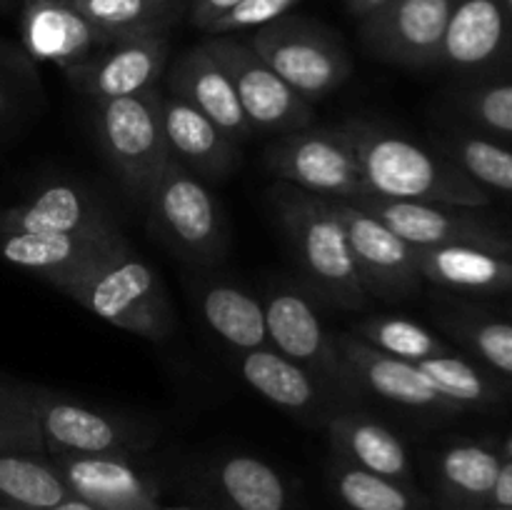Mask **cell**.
<instances>
[{
  "label": "cell",
  "instance_id": "obj_5",
  "mask_svg": "<svg viewBox=\"0 0 512 510\" xmlns=\"http://www.w3.org/2000/svg\"><path fill=\"white\" fill-rule=\"evenodd\" d=\"M160 105V88L95 105L98 140L105 160L120 188L138 205L145 203L160 170L170 160Z\"/></svg>",
  "mask_w": 512,
  "mask_h": 510
},
{
  "label": "cell",
  "instance_id": "obj_30",
  "mask_svg": "<svg viewBox=\"0 0 512 510\" xmlns=\"http://www.w3.org/2000/svg\"><path fill=\"white\" fill-rule=\"evenodd\" d=\"M335 498L345 510H420V498L403 480L370 473L340 460L330 468Z\"/></svg>",
  "mask_w": 512,
  "mask_h": 510
},
{
  "label": "cell",
  "instance_id": "obj_33",
  "mask_svg": "<svg viewBox=\"0 0 512 510\" xmlns=\"http://www.w3.org/2000/svg\"><path fill=\"white\" fill-rule=\"evenodd\" d=\"M448 160L473 183L512 193V153L503 145L485 138H453Z\"/></svg>",
  "mask_w": 512,
  "mask_h": 510
},
{
  "label": "cell",
  "instance_id": "obj_34",
  "mask_svg": "<svg viewBox=\"0 0 512 510\" xmlns=\"http://www.w3.org/2000/svg\"><path fill=\"white\" fill-rule=\"evenodd\" d=\"M418 365L425 373V378L435 385L440 395H443L448 403L453 405H465V403H480V400L488 398L490 388L485 383L483 375L473 368L470 363H465L463 358H455L450 353L433 355V358L420 360Z\"/></svg>",
  "mask_w": 512,
  "mask_h": 510
},
{
  "label": "cell",
  "instance_id": "obj_19",
  "mask_svg": "<svg viewBox=\"0 0 512 510\" xmlns=\"http://www.w3.org/2000/svg\"><path fill=\"white\" fill-rule=\"evenodd\" d=\"M23 40L30 55L68 70L115 43L90 23L70 0H28L23 13Z\"/></svg>",
  "mask_w": 512,
  "mask_h": 510
},
{
  "label": "cell",
  "instance_id": "obj_28",
  "mask_svg": "<svg viewBox=\"0 0 512 510\" xmlns=\"http://www.w3.org/2000/svg\"><path fill=\"white\" fill-rule=\"evenodd\" d=\"M68 495L53 463L23 453L0 455V510H48Z\"/></svg>",
  "mask_w": 512,
  "mask_h": 510
},
{
  "label": "cell",
  "instance_id": "obj_35",
  "mask_svg": "<svg viewBox=\"0 0 512 510\" xmlns=\"http://www.w3.org/2000/svg\"><path fill=\"white\" fill-rule=\"evenodd\" d=\"M300 0H240L233 10L215 20L205 35H235L258 30L263 25L285 18Z\"/></svg>",
  "mask_w": 512,
  "mask_h": 510
},
{
  "label": "cell",
  "instance_id": "obj_36",
  "mask_svg": "<svg viewBox=\"0 0 512 510\" xmlns=\"http://www.w3.org/2000/svg\"><path fill=\"white\" fill-rule=\"evenodd\" d=\"M0 450L23 455L45 450L43 430H40L38 415H35L30 398L10 413H0Z\"/></svg>",
  "mask_w": 512,
  "mask_h": 510
},
{
  "label": "cell",
  "instance_id": "obj_27",
  "mask_svg": "<svg viewBox=\"0 0 512 510\" xmlns=\"http://www.w3.org/2000/svg\"><path fill=\"white\" fill-rule=\"evenodd\" d=\"M210 480L230 510H290L285 478L255 455H228L215 465Z\"/></svg>",
  "mask_w": 512,
  "mask_h": 510
},
{
  "label": "cell",
  "instance_id": "obj_25",
  "mask_svg": "<svg viewBox=\"0 0 512 510\" xmlns=\"http://www.w3.org/2000/svg\"><path fill=\"white\" fill-rule=\"evenodd\" d=\"M200 318L235 353L268 348L263 300L235 283L210 280L198 290Z\"/></svg>",
  "mask_w": 512,
  "mask_h": 510
},
{
  "label": "cell",
  "instance_id": "obj_46",
  "mask_svg": "<svg viewBox=\"0 0 512 510\" xmlns=\"http://www.w3.org/2000/svg\"><path fill=\"white\" fill-rule=\"evenodd\" d=\"M495 510H510V508H495Z\"/></svg>",
  "mask_w": 512,
  "mask_h": 510
},
{
  "label": "cell",
  "instance_id": "obj_43",
  "mask_svg": "<svg viewBox=\"0 0 512 510\" xmlns=\"http://www.w3.org/2000/svg\"><path fill=\"white\" fill-rule=\"evenodd\" d=\"M5 105H8V95H5V90L0 88V113L5 110Z\"/></svg>",
  "mask_w": 512,
  "mask_h": 510
},
{
  "label": "cell",
  "instance_id": "obj_8",
  "mask_svg": "<svg viewBox=\"0 0 512 510\" xmlns=\"http://www.w3.org/2000/svg\"><path fill=\"white\" fill-rule=\"evenodd\" d=\"M275 180L320 198L355 200L368 193L358 153L343 125H308L285 133L265 150Z\"/></svg>",
  "mask_w": 512,
  "mask_h": 510
},
{
  "label": "cell",
  "instance_id": "obj_18",
  "mask_svg": "<svg viewBox=\"0 0 512 510\" xmlns=\"http://www.w3.org/2000/svg\"><path fill=\"white\" fill-rule=\"evenodd\" d=\"M168 88L205 118L213 120L238 145L253 135L228 70L203 43L188 48L175 60L168 70Z\"/></svg>",
  "mask_w": 512,
  "mask_h": 510
},
{
  "label": "cell",
  "instance_id": "obj_40",
  "mask_svg": "<svg viewBox=\"0 0 512 510\" xmlns=\"http://www.w3.org/2000/svg\"><path fill=\"white\" fill-rule=\"evenodd\" d=\"M490 495H493V500L500 505V508L512 510V460L510 463L500 465L498 480H495V488Z\"/></svg>",
  "mask_w": 512,
  "mask_h": 510
},
{
  "label": "cell",
  "instance_id": "obj_39",
  "mask_svg": "<svg viewBox=\"0 0 512 510\" xmlns=\"http://www.w3.org/2000/svg\"><path fill=\"white\" fill-rule=\"evenodd\" d=\"M240 0H188V20L198 30H208L228 10H233Z\"/></svg>",
  "mask_w": 512,
  "mask_h": 510
},
{
  "label": "cell",
  "instance_id": "obj_3",
  "mask_svg": "<svg viewBox=\"0 0 512 510\" xmlns=\"http://www.w3.org/2000/svg\"><path fill=\"white\" fill-rule=\"evenodd\" d=\"M63 295L90 310L95 318L138 338L165 340L173 333L175 320L163 280L130 243L80 275Z\"/></svg>",
  "mask_w": 512,
  "mask_h": 510
},
{
  "label": "cell",
  "instance_id": "obj_4",
  "mask_svg": "<svg viewBox=\"0 0 512 510\" xmlns=\"http://www.w3.org/2000/svg\"><path fill=\"white\" fill-rule=\"evenodd\" d=\"M148 230L190 265H218L228 255L230 235L223 208L208 183L170 158L143 203Z\"/></svg>",
  "mask_w": 512,
  "mask_h": 510
},
{
  "label": "cell",
  "instance_id": "obj_31",
  "mask_svg": "<svg viewBox=\"0 0 512 510\" xmlns=\"http://www.w3.org/2000/svg\"><path fill=\"white\" fill-rule=\"evenodd\" d=\"M355 335L380 353L410 360V363L448 353L443 340L433 330L403 315H370L355 325Z\"/></svg>",
  "mask_w": 512,
  "mask_h": 510
},
{
  "label": "cell",
  "instance_id": "obj_21",
  "mask_svg": "<svg viewBox=\"0 0 512 510\" xmlns=\"http://www.w3.org/2000/svg\"><path fill=\"white\" fill-rule=\"evenodd\" d=\"M3 233H90L118 228L103 200L80 183H53L0 215Z\"/></svg>",
  "mask_w": 512,
  "mask_h": 510
},
{
  "label": "cell",
  "instance_id": "obj_12",
  "mask_svg": "<svg viewBox=\"0 0 512 510\" xmlns=\"http://www.w3.org/2000/svg\"><path fill=\"white\" fill-rule=\"evenodd\" d=\"M330 203L343 220L368 298L405 300L418 293L423 275L413 245L358 205L338 198H330Z\"/></svg>",
  "mask_w": 512,
  "mask_h": 510
},
{
  "label": "cell",
  "instance_id": "obj_13",
  "mask_svg": "<svg viewBox=\"0 0 512 510\" xmlns=\"http://www.w3.org/2000/svg\"><path fill=\"white\" fill-rule=\"evenodd\" d=\"M170 55L168 33H145L120 38L90 55L83 63L63 70L68 83L83 98L98 105L158 88Z\"/></svg>",
  "mask_w": 512,
  "mask_h": 510
},
{
  "label": "cell",
  "instance_id": "obj_24",
  "mask_svg": "<svg viewBox=\"0 0 512 510\" xmlns=\"http://www.w3.org/2000/svg\"><path fill=\"white\" fill-rule=\"evenodd\" d=\"M323 423L340 460L408 483L410 455L398 433H393L388 425L355 410H333Z\"/></svg>",
  "mask_w": 512,
  "mask_h": 510
},
{
  "label": "cell",
  "instance_id": "obj_29",
  "mask_svg": "<svg viewBox=\"0 0 512 510\" xmlns=\"http://www.w3.org/2000/svg\"><path fill=\"white\" fill-rule=\"evenodd\" d=\"M85 18L110 38L168 33L188 0H70Z\"/></svg>",
  "mask_w": 512,
  "mask_h": 510
},
{
  "label": "cell",
  "instance_id": "obj_42",
  "mask_svg": "<svg viewBox=\"0 0 512 510\" xmlns=\"http://www.w3.org/2000/svg\"><path fill=\"white\" fill-rule=\"evenodd\" d=\"M48 510H98V508H93V505L85 503V500L75 498V495H68V498L60 500L58 505H53V508H48Z\"/></svg>",
  "mask_w": 512,
  "mask_h": 510
},
{
  "label": "cell",
  "instance_id": "obj_9",
  "mask_svg": "<svg viewBox=\"0 0 512 510\" xmlns=\"http://www.w3.org/2000/svg\"><path fill=\"white\" fill-rule=\"evenodd\" d=\"M203 45L228 70L253 133L285 135L313 125V103L300 98L245 40L208 35Z\"/></svg>",
  "mask_w": 512,
  "mask_h": 510
},
{
  "label": "cell",
  "instance_id": "obj_17",
  "mask_svg": "<svg viewBox=\"0 0 512 510\" xmlns=\"http://www.w3.org/2000/svg\"><path fill=\"white\" fill-rule=\"evenodd\" d=\"M163 133L170 158L198 175L205 183H218L233 175L240 165V145L230 140L213 120L180 100L163 93Z\"/></svg>",
  "mask_w": 512,
  "mask_h": 510
},
{
  "label": "cell",
  "instance_id": "obj_22",
  "mask_svg": "<svg viewBox=\"0 0 512 510\" xmlns=\"http://www.w3.org/2000/svg\"><path fill=\"white\" fill-rule=\"evenodd\" d=\"M338 345L363 393H373L380 400L413 410H438L453 405L435 390L423 370L410 360L380 353L355 333H340Z\"/></svg>",
  "mask_w": 512,
  "mask_h": 510
},
{
  "label": "cell",
  "instance_id": "obj_32",
  "mask_svg": "<svg viewBox=\"0 0 512 510\" xmlns=\"http://www.w3.org/2000/svg\"><path fill=\"white\" fill-rule=\"evenodd\" d=\"M500 458L480 445H455L440 458V478L450 490L468 498H485L493 493L500 473Z\"/></svg>",
  "mask_w": 512,
  "mask_h": 510
},
{
  "label": "cell",
  "instance_id": "obj_14",
  "mask_svg": "<svg viewBox=\"0 0 512 510\" xmlns=\"http://www.w3.org/2000/svg\"><path fill=\"white\" fill-rule=\"evenodd\" d=\"M128 245L118 228L90 233H5L0 255L18 268L48 280L63 293L100 260Z\"/></svg>",
  "mask_w": 512,
  "mask_h": 510
},
{
  "label": "cell",
  "instance_id": "obj_26",
  "mask_svg": "<svg viewBox=\"0 0 512 510\" xmlns=\"http://www.w3.org/2000/svg\"><path fill=\"white\" fill-rule=\"evenodd\" d=\"M420 275L430 283L458 290H495L512 283V263L495 250L478 245H438L415 248Z\"/></svg>",
  "mask_w": 512,
  "mask_h": 510
},
{
  "label": "cell",
  "instance_id": "obj_37",
  "mask_svg": "<svg viewBox=\"0 0 512 510\" xmlns=\"http://www.w3.org/2000/svg\"><path fill=\"white\" fill-rule=\"evenodd\" d=\"M470 110L483 125H488L495 133L512 135V83L493 85L470 100Z\"/></svg>",
  "mask_w": 512,
  "mask_h": 510
},
{
  "label": "cell",
  "instance_id": "obj_23",
  "mask_svg": "<svg viewBox=\"0 0 512 510\" xmlns=\"http://www.w3.org/2000/svg\"><path fill=\"white\" fill-rule=\"evenodd\" d=\"M510 15L503 0H455L440 50V63L475 70L498 58L505 48Z\"/></svg>",
  "mask_w": 512,
  "mask_h": 510
},
{
  "label": "cell",
  "instance_id": "obj_7",
  "mask_svg": "<svg viewBox=\"0 0 512 510\" xmlns=\"http://www.w3.org/2000/svg\"><path fill=\"white\" fill-rule=\"evenodd\" d=\"M245 43L308 103L328 98L353 75V60L335 33L308 18H285L253 30Z\"/></svg>",
  "mask_w": 512,
  "mask_h": 510
},
{
  "label": "cell",
  "instance_id": "obj_6",
  "mask_svg": "<svg viewBox=\"0 0 512 510\" xmlns=\"http://www.w3.org/2000/svg\"><path fill=\"white\" fill-rule=\"evenodd\" d=\"M260 300L270 348L313 373L345 403L363 395L358 378L340 353L338 335L325 328L308 290L285 280L270 285Z\"/></svg>",
  "mask_w": 512,
  "mask_h": 510
},
{
  "label": "cell",
  "instance_id": "obj_38",
  "mask_svg": "<svg viewBox=\"0 0 512 510\" xmlns=\"http://www.w3.org/2000/svg\"><path fill=\"white\" fill-rule=\"evenodd\" d=\"M470 340L478 353L503 373L512 375V325L510 323H480L470 328Z\"/></svg>",
  "mask_w": 512,
  "mask_h": 510
},
{
  "label": "cell",
  "instance_id": "obj_2",
  "mask_svg": "<svg viewBox=\"0 0 512 510\" xmlns=\"http://www.w3.org/2000/svg\"><path fill=\"white\" fill-rule=\"evenodd\" d=\"M270 200L278 210L305 288L335 308L363 310L368 293L360 283L345 225L330 198L278 180L270 190Z\"/></svg>",
  "mask_w": 512,
  "mask_h": 510
},
{
  "label": "cell",
  "instance_id": "obj_11",
  "mask_svg": "<svg viewBox=\"0 0 512 510\" xmlns=\"http://www.w3.org/2000/svg\"><path fill=\"white\" fill-rule=\"evenodd\" d=\"M455 0H393L360 25V40L373 58L403 68L440 63Z\"/></svg>",
  "mask_w": 512,
  "mask_h": 510
},
{
  "label": "cell",
  "instance_id": "obj_16",
  "mask_svg": "<svg viewBox=\"0 0 512 510\" xmlns=\"http://www.w3.org/2000/svg\"><path fill=\"white\" fill-rule=\"evenodd\" d=\"M70 495L98 510H160L158 483L130 455H53Z\"/></svg>",
  "mask_w": 512,
  "mask_h": 510
},
{
  "label": "cell",
  "instance_id": "obj_1",
  "mask_svg": "<svg viewBox=\"0 0 512 510\" xmlns=\"http://www.w3.org/2000/svg\"><path fill=\"white\" fill-rule=\"evenodd\" d=\"M363 168L368 193L388 200L448 203L478 208L488 203L478 183L448 158L430 153L400 130L370 118L343 123Z\"/></svg>",
  "mask_w": 512,
  "mask_h": 510
},
{
  "label": "cell",
  "instance_id": "obj_41",
  "mask_svg": "<svg viewBox=\"0 0 512 510\" xmlns=\"http://www.w3.org/2000/svg\"><path fill=\"white\" fill-rule=\"evenodd\" d=\"M388 3H393V0H345V5H348L350 13L360 20H365L368 15H373V13H378V10L385 8Z\"/></svg>",
  "mask_w": 512,
  "mask_h": 510
},
{
  "label": "cell",
  "instance_id": "obj_10",
  "mask_svg": "<svg viewBox=\"0 0 512 510\" xmlns=\"http://www.w3.org/2000/svg\"><path fill=\"white\" fill-rule=\"evenodd\" d=\"M30 400L50 455H133L153 443V435L130 420L78 400L53 393L30 395Z\"/></svg>",
  "mask_w": 512,
  "mask_h": 510
},
{
  "label": "cell",
  "instance_id": "obj_44",
  "mask_svg": "<svg viewBox=\"0 0 512 510\" xmlns=\"http://www.w3.org/2000/svg\"><path fill=\"white\" fill-rule=\"evenodd\" d=\"M503 5H505V10H508V15H510V20H512V0H503Z\"/></svg>",
  "mask_w": 512,
  "mask_h": 510
},
{
  "label": "cell",
  "instance_id": "obj_20",
  "mask_svg": "<svg viewBox=\"0 0 512 510\" xmlns=\"http://www.w3.org/2000/svg\"><path fill=\"white\" fill-rule=\"evenodd\" d=\"M238 370L253 393L290 415H313L325 420L338 410L333 408L338 405V395L328 385L270 345L238 353Z\"/></svg>",
  "mask_w": 512,
  "mask_h": 510
},
{
  "label": "cell",
  "instance_id": "obj_45",
  "mask_svg": "<svg viewBox=\"0 0 512 510\" xmlns=\"http://www.w3.org/2000/svg\"><path fill=\"white\" fill-rule=\"evenodd\" d=\"M160 510H190V508H163V505H160Z\"/></svg>",
  "mask_w": 512,
  "mask_h": 510
},
{
  "label": "cell",
  "instance_id": "obj_15",
  "mask_svg": "<svg viewBox=\"0 0 512 510\" xmlns=\"http://www.w3.org/2000/svg\"><path fill=\"white\" fill-rule=\"evenodd\" d=\"M360 210L388 225L395 235L413 248H438V245H478L493 250L498 238L480 225L465 205L418 203V200H388L363 195L348 200Z\"/></svg>",
  "mask_w": 512,
  "mask_h": 510
}]
</instances>
